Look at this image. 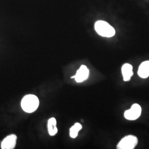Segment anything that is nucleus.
Instances as JSON below:
<instances>
[{
    "mask_svg": "<svg viewBox=\"0 0 149 149\" xmlns=\"http://www.w3.org/2000/svg\"><path fill=\"white\" fill-rule=\"evenodd\" d=\"M39 101L37 97L33 95H28L24 96L21 102L22 108L24 112L32 113L37 109Z\"/></svg>",
    "mask_w": 149,
    "mask_h": 149,
    "instance_id": "f257e3e1",
    "label": "nucleus"
},
{
    "mask_svg": "<svg viewBox=\"0 0 149 149\" xmlns=\"http://www.w3.org/2000/svg\"><path fill=\"white\" fill-rule=\"evenodd\" d=\"M17 136L15 134H11L4 139L1 143L2 149H13L16 146Z\"/></svg>",
    "mask_w": 149,
    "mask_h": 149,
    "instance_id": "39448f33",
    "label": "nucleus"
},
{
    "mask_svg": "<svg viewBox=\"0 0 149 149\" xmlns=\"http://www.w3.org/2000/svg\"><path fill=\"white\" fill-rule=\"evenodd\" d=\"M56 120L55 118H52L49 119L48 123V132L50 135L54 136L58 133V128H56Z\"/></svg>",
    "mask_w": 149,
    "mask_h": 149,
    "instance_id": "1a4fd4ad",
    "label": "nucleus"
},
{
    "mask_svg": "<svg viewBox=\"0 0 149 149\" xmlns=\"http://www.w3.org/2000/svg\"><path fill=\"white\" fill-rule=\"evenodd\" d=\"M141 114V108L138 104H134L131 108L124 113L125 118L129 120H134L138 118Z\"/></svg>",
    "mask_w": 149,
    "mask_h": 149,
    "instance_id": "20e7f679",
    "label": "nucleus"
},
{
    "mask_svg": "<svg viewBox=\"0 0 149 149\" xmlns=\"http://www.w3.org/2000/svg\"><path fill=\"white\" fill-rule=\"evenodd\" d=\"M138 138L134 135H128L120 141L117 145L118 149H133L138 144Z\"/></svg>",
    "mask_w": 149,
    "mask_h": 149,
    "instance_id": "7ed1b4c3",
    "label": "nucleus"
},
{
    "mask_svg": "<svg viewBox=\"0 0 149 149\" xmlns=\"http://www.w3.org/2000/svg\"><path fill=\"white\" fill-rule=\"evenodd\" d=\"M82 128V127L80 123H75L74 125L72 126L70 129V136L72 138H76L78 135L79 132Z\"/></svg>",
    "mask_w": 149,
    "mask_h": 149,
    "instance_id": "9d476101",
    "label": "nucleus"
},
{
    "mask_svg": "<svg viewBox=\"0 0 149 149\" xmlns=\"http://www.w3.org/2000/svg\"><path fill=\"white\" fill-rule=\"evenodd\" d=\"M122 72L124 81H129L133 75V66L132 65L128 63L124 64L122 68Z\"/></svg>",
    "mask_w": 149,
    "mask_h": 149,
    "instance_id": "0eeeda50",
    "label": "nucleus"
},
{
    "mask_svg": "<svg viewBox=\"0 0 149 149\" xmlns=\"http://www.w3.org/2000/svg\"><path fill=\"white\" fill-rule=\"evenodd\" d=\"M88 75L89 70L88 68L85 65H82L77 70L76 75L74 76V79L77 82H82L87 79Z\"/></svg>",
    "mask_w": 149,
    "mask_h": 149,
    "instance_id": "423d86ee",
    "label": "nucleus"
},
{
    "mask_svg": "<svg viewBox=\"0 0 149 149\" xmlns=\"http://www.w3.org/2000/svg\"><path fill=\"white\" fill-rule=\"evenodd\" d=\"M95 28L99 35L104 37H112L116 34V31L114 28L109 25L106 22L103 21L96 22Z\"/></svg>",
    "mask_w": 149,
    "mask_h": 149,
    "instance_id": "f03ea898",
    "label": "nucleus"
},
{
    "mask_svg": "<svg viewBox=\"0 0 149 149\" xmlns=\"http://www.w3.org/2000/svg\"><path fill=\"white\" fill-rule=\"evenodd\" d=\"M138 74L143 79H146L149 77V61H144L140 65L139 68Z\"/></svg>",
    "mask_w": 149,
    "mask_h": 149,
    "instance_id": "6e6552de",
    "label": "nucleus"
}]
</instances>
